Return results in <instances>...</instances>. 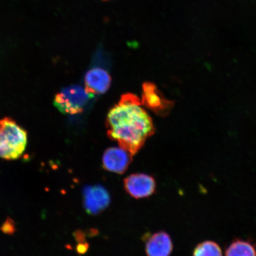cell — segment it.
I'll return each instance as SVG.
<instances>
[{"label":"cell","instance_id":"ba28073f","mask_svg":"<svg viewBox=\"0 0 256 256\" xmlns=\"http://www.w3.org/2000/svg\"><path fill=\"white\" fill-rule=\"evenodd\" d=\"M111 76L105 70L95 67L86 74L85 88L88 94L100 95L108 91L111 85Z\"/></svg>","mask_w":256,"mask_h":256},{"label":"cell","instance_id":"9c48e42d","mask_svg":"<svg viewBox=\"0 0 256 256\" xmlns=\"http://www.w3.org/2000/svg\"><path fill=\"white\" fill-rule=\"evenodd\" d=\"M146 252L147 256H170L174 248L170 236L160 232L147 236Z\"/></svg>","mask_w":256,"mask_h":256},{"label":"cell","instance_id":"7a4b0ae2","mask_svg":"<svg viewBox=\"0 0 256 256\" xmlns=\"http://www.w3.org/2000/svg\"><path fill=\"white\" fill-rule=\"evenodd\" d=\"M26 130L10 118L0 120V158L14 160L23 154L27 145Z\"/></svg>","mask_w":256,"mask_h":256},{"label":"cell","instance_id":"5b68a950","mask_svg":"<svg viewBox=\"0 0 256 256\" xmlns=\"http://www.w3.org/2000/svg\"><path fill=\"white\" fill-rule=\"evenodd\" d=\"M124 190L136 200L152 196L156 190L154 178L146 174H130L124 179Z\"/></svg>","mask_w":256,"mask_h":256},{"label":"cell","instance_id":"4fadbf2b","mask_svg":"<svg viewBox=\"0 0 256 256\" xmlns=\"http://www.w3.org/2000/svg\"><path fill=\"white\" fill-rule=\"evenodd\" d=\"M103 1H108V0H103Z\"/></svg>","mask_w":256,"mask_h":256},{"label":"cell","instance_id":"277c9868","mask_svg":"<svg viewBox=\"0 0 256 256\" xmlns=\"http://www.w3.org/2000/svg\"><path fill=\"white\" fill-rule=\"evenodd\" d=\"M142 105L161 116L170 113L174 103L168 100L152 82H146L142 85Z\"/></svg>","mask_w":256,"mask_h":256},{"label":"cell","instance_id":"52a82bcc","mask_svg":"<svg viewBox=\"0 0 256 256\" xmlns=\"http://www.w3.org/2000/svg\"><path fill=\"white\" fill-rule=\"evenodd\" d=\"M132 156L121 147H111L104 152L102 158V164L105 170L122 174L127 170Z\"/></svg>","mask_w":256,"mask_h":256},{"label":"cell","instance_id":"7c38bea8","mask_svg":"<svg viewBox=\"0 0 256 256\" xmlns=\"http://www.w3.org/2000/svg\"><path fill=\"white\" fill-rule=\"evenodd\" d=\"M2 231L7 234L12 235L15 232V224L11 218H8L1 226Z\"/></svg>","mask_w":256,"mask_h":256},{"label":"cell","instance_id":"6da1fadb","mask_svg":"<svg viewBox=\"0 0 256 256\" xmlns=\"http://www.w3.org/2000/svg\"><path fill=\"white\" fill-rule=\"evenodd\" d=\"M135 94H124L108 112V136L134 156L155 132L152 120Z\"/></svg>","mask_w":256,"mask_h":256},{"label":"cell","instance_id":"8fae6325","mask_svg":"<svg viewBox=\"0 0 256 256\" xmlns=\"http://www.w3.org/2000/svg\"><path fill=\"white\" fill-rule=\"evenodd\" d=\"M193 256H222V252L216 242L206 241L196 246Z\"/></svg>","mask_w":256,"mask_h":256},{"label":"cell","instance_id":"8992f818","mask_svg":"<svg viewBox=\"0 0 256 256\" xmlns=\"http://www.w3.org/2000/svg\"><path fill=\"white\" fill-rule=\"evenodd\" d=\"M83 199L86 212L92 216L103 212L110 203V194L100 185L86 186L83 190Z\"/></svg>","mask_w":256,"mask_h":256},{"label":"cell","instance_id":"3957f363","mask_svg":"<svg viewBox=\"0 0 256 256\" xmlns=\"http://www.w3.org/2000/svg\"><path fill=\"white\" fill-rule=\"evenodd\" d=\"M94 98L85 88L73 85L62 88L56 96L54 104L60 113L76 114L82 113L88 102Z\"/></svg>","mask_w":256,"mask_h":256},{"label":"cell","instance_id":"30bf717a","mask_svg":"<svg viewBox=\"0 0 256 256\" xmlns=\"http://www.w3.org/2000/svg\"><path fill=\"white\" fill-rule=\"evenodd\" d=\"M226 256H256V246L250 242L236 239L226 249Z\"/></svg>","mask_w":256,"mask_h":256}]
</instances>
